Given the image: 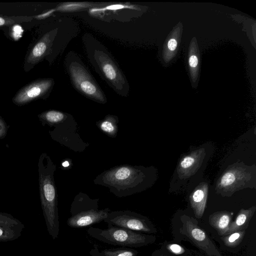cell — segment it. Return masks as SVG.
Segmentation results:
<instances>
[{
    "label": "cell",
    "instance_id": "cell-15",
    "mask_svg": "<svg viewBox=\"0 0 256 256\" xmlns=\"http://www.w3.org/2000/svg\"><path fill=\"white\" fill-rule=\"evenodd\" d=\"M56 34L57 29L46 34L32 48L28 58V62L34 64L40 60L46 53Z\"/></svg>",
    "mask_w": 256,
    "mask_h": 256
},
{
    "label": "cell",
    "instance_id": "cell-8",
    "mask_svg": "<svg viewBox=\"0 0 256 256\" xmlns=\"http://www.w3.org/2000/svg\"><path fill=\"white\" fill-rule=\"evenodd\" d=\"M104 222L108 224L137 232H152L154 229L144 216L129 210L110 211Z\"/></svg>",
    "mask_w": 256,
    "mask_h": 256
},
{
    "label": "cell",
    "instance_id": "cell-6",
    "mask_svg": "<svg viewBox=\"0 0 256 256\" xmlns=\"http://www.w3.org/2000/svg\"><path fill=\"white\" fill-rule=\"evenodd\" d=\"M87 233L92 238L104 243L128 248L146 245L154 239L152 236L109 224L106 229L90 226Z\"/></svg>",
    "mask_w": 256,
    "mask_h": 256
},
{
    "label": "cell",
    "instance_id": "cell-13",
    "mask_svg": "<svg viewBox=\"0 0 256 256\" xmlns=\"http://www.w3.org/2000/svg\"><path fill=\"white\" fill-rule=\"evenodd\" d=\"M24 224L9 214L0 212V242L12 241L21 236Z\"/></svg>",
    "mask_w": 256,
    "mask_h": 256
},
{
    "label": "cell",
    "instance_id": "cell-19",
    "mask_svg": "<svg viewBox=\"0 0 256 256\" xmlns=\"http://www.w3.org/2000/svg\"><path fill=\"white\" fill-rule=\"evenodd\" d=\"M91 256H136L138 251L128 248H120L100 250L94 247L90 252Z\"/></svg>",
    "mask_w": 256,
    "mask_h": 256
},
{
    "label": "cell",
    "instance_id": "cell-9",
    "mask_svg": "<svg viewBox=\"0 0 256 256\" xmlns=\"http://www.w3.org/2000/svg\"><path fill=\"white\" fill-rule=\"evenodd\" d=\"M54 126L55 128L51 134L62 144L76 152H82L87 146L80 136L77 124L70 114L64 121Z\"/></svg>",
    "mask_w": 256,
    "mask_h": 256
},
{
    "label": "cell",
    "instance_id": "cell-7",
    "mask_svg": "<svg viewBox=\"0 0 256 256\" xmlns=\"http://www.w3.org/2000/svg\"><path fill=\"white\" fill-rule=\"evenodd\" d=\"M66 66L72 83L78 92L98 102H106L104 92L76 55L72 52L68 54Z\"/></svg>",
    "mask_w": 256,
    "mask_h": 256
},
{
    "label": "cell",
    "instance_id": "cell-5",
    "mask_svg": "<svg viewBox=\"0 0 256 256\" xmlns=\"http://www.w3.org/2000/svg\"><path fill=\"white\" fill-rule=\"evenodd\" d=\"M256 168L243 162L229 166L216 182V190L223 196H230L234 192L246 188H255Z\"/></svg>",
    "mask_w": 256,
    "mask_h": 256
},
{
    "label": "cell",
    "instance_id": "cell-26",
    "mask_svg": "<svg viewBox=\"0 0 256 256\" xmlns=\"http://www.w3.org/2000/svg\"><path fill=\"white\" fill-rule=\"evenodd\" d=\"M177 46V42L174 39H170L168 43V47L170 50H174Z\"/></svg>",
    "mask_w": 256,
    "mask_h": 256
},
{
    "label": "cell",
    "instance_id": "cell-25",
    "mask_svg": "<svg viewBox=\"0 0 256 256\" xmlns=\"http://www.w3.org/2000/svg\"><path fill=\"white\" fill-rule=\"evenodd\" d=\"M189 64L192 68H195L198 64V59L196 56H192L189 58Z\"/></svg>",
    "mask_w": 256,
    "mask_h": 256
},
{
    "label": "cell",
    "instance_id": "cell-20",
    "mask_svg": "<svg viewBox=\"0 0 256 256\" xmlns=\"http://www.w3.org/2000/svg\"><path fill=\"white\" fill-rule=\"evenodd\" d=\"M70 114L56 110L44 112L41 115V118L48 124L52 126L64 121Z\"/></svg>",
    "mask_w": 256,
    "mask_h": 256
},
{
    "label": "cell",
    "instance_id": "cell-27",
    "mask_svg": "<svg viewBox=\"0 0 256 256\" xmlns=\"http://www.w3.org/2000/svg\"><path fill=\"white\" fill-rule=\"evenodd\" d=\"M54 11V10H50L46 13L42 14H40L38 16H36L35 18H45L46 16H48L52 12Z\"/></svg>",
    "mask_w": 256,
    "mask_h": 256
},
{
    "label": "cell",
    "instance_id": "cell-10",
    "mask_svg": "<svg viewBox=\"0 0 256 256\" xmlns=\"http://www.w3.org/2000/svg\"><path fill=\"white\" fill-rule=\"evenodd\" d=\"M180 232L188 236L199 248L210 256H222L206 233L198 226L197 221L186 215L181 218Z\"/></svg>",
    "mask_w": 256,
    "mask_h": 256
},
{
    "label": "cell",
    "instance_id": "cell-22",
    "mask_svg": "<svg viewBox=\"0 0 256 256\" xmlns=\"http://www.w3.org/2000/svg\"><path fill=\"white\" fill-rule=\"evenodd\" d=\"M86 4H80V3H70L66 4L60 5L56 10H58L70 12L78 10L80 8H84L86 7Z\"/></svg>",
    "mask_w": 256,
    "mask_h": 256
},
{
    "label": "cell",
    "instance_id": "cell-3",
    "mask_svg": "<svg viewBox=\"0 0 256 256\" xmlns=\"http://www.w3.org/2000/svg\"><path fill=\"white\" fill-rule=\"evenodd\" d=\"M83 42L89 60L98 72L118 94L126 96L128 84L109 52L90 34H85Z\"/></svg>",
    "mask_w": 256,
    "mask_h": 256
},
{
    "label": "cell",
    "instance_id": "cell-18",
    "mask_svg": "<svg viewBox=\"0 0 256 256\" xmlns=\"http://www.w3.org/2000/svg\"><path fill=\"white\" fill-rule=\"evenodd\" d=\"M118 118L117 116L108 114L104 119L97 122L96 124L104 134L115 138L118 134Z\"/></svg>",
    "mask_w": 256,
    "mask_h": 256
},
{
    "label": "cell",
    "instance_id": "cell-11",
    "mask_svg": "<svg viewBox=\"0 0 256 256\" xmlns=\"http://www.w3.org/2000/svg\"><path fill=\"white\" fill-rule=\"evenodd\" d=\"M53 84L54 80L51 78L36 80L22 88L14 96L13 100L18 104H26L46 94Z\"/></svg>",
    "mask_w": 256,
    "mask_h": 256
},
{
    "label": "cell",
    "instance_id": "cell-12",
    "mask_svg": "<svg viewBox=\"0 0 256 256\" xmlns=\"http://www.w3.org/2000/svg\"><path fill=\"white\" fill-rule=\"evenodd\" d=\"M206 154L205 149L201 148L184 156L180 159L176 168L179 178L185 179L194 174L201 166Z\"/></svg>",
    "mask_w": 256,
    "mask_h": 256
},
{
    "label": "cell",
    "instance_id": "cell-28",
    "mask_svg": "<svg viewBox=\"0 0 256 256\" xmlns=\"http://www.w3.org/2000/svg\"><path fill=\"white\" fill-rule=\"evenodd\" d=\"M90 256H91L90 255Z\"/></svg>",
    "mask_w": 256,
    "mask_h": 256
},
{
    "label": "cell",
    "instance_id": "cell-4",
    "mask_svg": "<svg viewBox=\"0 0 256 256\" xmlns=\"http://www.w3.org/2000/svg\"><path fill=\"white\" fill-rule=\"evenodd\" d=\"M98 202L99 198H92L82 192L78 194L70 205L67 225L80 228L104 221L111 210L109 208L100 209Z\"/></svg>",
    "mask_w": 256,
    "mask_h": 256
},
{
    "label": "cell",
    "instance_id": "cell-2",
    "mask_svg": "<svg viewBox=\"0 0 256 256\" xmlns=\"http://www.w3.org/2000/svg\"><path fill=\"white\" fill-rule=\"evenodd\" d=\"M39 180L41 205L48 234L55 240L60 232L58 194L54 180L56 166L46 154L40 158Z\"/></svg>",
    "mask_w": 256,
    "mask_h": 256
},
{
    "label": "cell",
    "instance_id": "cell-21",
    "mask_svg": "<svg viewBox=\"0 0 256 256\" xmlns=\"http://www.w3.org/2000/svg\"><path fill=\"white\" fill-rule=\"evenodd\" d=\"M244 234V230L238 231L225 236L222 239L226 246L233 248L240 244Z\"/></svg>",
    "mask_w": 256,
    "mask_h": 256
},
{
    "label": "cell",
    "instance_id": "cell-16",
    "mask_svg": "<svg viewBox=\"0 0 256 256\" xmlns=\"http://www.w3.org/2000/svg\"><path fill=\"white\" fill-rule=\"evenodd\" d=\"M232 213L227 211L215 212L209 216L210 225L220 236H224L232 222Z\"/></svg>",
    "mask_w": 256,
    "mask_h": 256
},
{
    "label": "cell",
    "instance_id": "cell-1",
    "mask_svg": "<svg viewBox=\"0 0 256 256\" xmlns=\"http://www.w3.org/2000/svg\"><path fill=\"white\" fill-rule=\"evenodd\" d=\"M154 174L152 167L122 164L105 170L95 178L94 183L108 188L110 192L121 198L150 187Z\"/></svg>",
    "mask_w": 256,
    "mask_h": 256
},
{
    "label": "cell",
    "instance_id": "cell-14",
    "mask_svg": "<svg viewBox=\"0 0 256 256\" xmlns=\"http://www.w3.org/2000/svg\"><path fill=\"white\" fill-rule=\"evenodd\" d=\"M208 186L206 182L200 183L190 196V202L196 218L202 217L205 210L208 196Z\"/></svg>",
    "mask_w": 256,
    "mask_h": 256
},
{
    "label": "cell",
    "instance_id": "cell-23",
    "mask_svg": "<svg viewBox=\"0 0 256 256\" xmlns=\"http://www.w3.org/2000/svg\"><path fill=\"white\" fill-rule=\"evenodd\" d=\"M168 248L172 253L180 254L184 252V250L177 244H171L168 246Z\"/></svg>",
    "mask_w": 256,
    "mask_h": 256
},
{
    "label": "cell",
    "instance_id": "cell-17",
    "mask_svg": "<svg viewBox=\"0 0 256 256\" xmlns=\"http://www.w3.org/2000/svg\"><path fill=\"white\" fill-rule=\"evenodd\" d=\"M256 210V206L247 210L241 209L234 221L231 222L228 230L224 236L238 231L244 230L248 226V223Z\"/></svg>",
    "mask_w": 256,
    "mask_h": 256
},
{
    "label": "cell",
    "instance_id": "cell-24",
    "mask_svg": "<svg viewBox=\"0 0 256 256\" xmlns=\"http://www.w3.org/2000/svg\"><path fill=\"white\" fill-rule=\"evenodd\" d=\"M14 22V20L0 16V26L12 24Z\"/></svg>",
    "mask_w": 256,
    "mask_h": 256
}]
</instances>
